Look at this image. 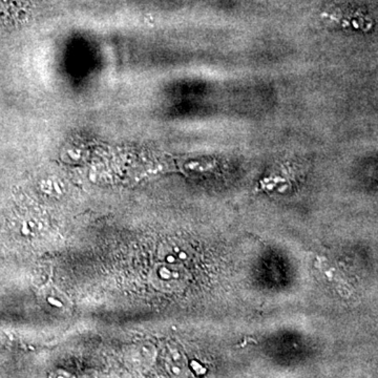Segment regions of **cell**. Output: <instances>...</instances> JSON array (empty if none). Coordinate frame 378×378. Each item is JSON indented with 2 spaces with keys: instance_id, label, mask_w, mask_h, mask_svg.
Here are the masks:
<instances>
[{
  "instance_id": "obj_1",
  "label": "cell",
  "mask_w": 378,
  "mask_h": 378,
  "mask_svg": "<svg viewBox=\"0 0 378 378\" xmlns=\"http://www.w3.org/2000/svg\"><path fill=\"white\" fill-rule=\"evenodd\" d=\"M48 304H52V306L62 307V304H61L60 300H57L55 296H50V298H48Z\"/></svg>"
}]
</instances>
